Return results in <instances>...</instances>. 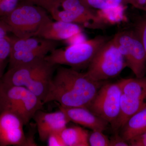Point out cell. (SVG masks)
<instances>
[{"mask_svg":"<svg viewBox=\"0 0 146 146\" xmlns=\"http://www.w3.org/2000/svg\"><path fill=\"white\" fill-rule=\"evenodd\" d=\"M121 129L123 138L127 141L146 131V106L132 115Z\"/></svg>","mask_w":146,"mask_h":146,"instance_id":"2e32d148","label":"cell"},{"mask_svg":"<svg viewBox=\"0 0 146 146\" xmlns=\"http://www.w3.org/2000/svg\"><path fill=\"white\" fill-rule=\"evenodd\" d=\"M128 146L129 145L127 141L117 132L110 139V146Z\"/></svg>","mask_w":146,"mask_h":146,"instance_id":"484cf974","label":"cell"},{"mask_svg":"<svg viewBox=\"0 0 146 146\" xmlns=\"http://www.w3.org/2000/svg\"><path fill=\"white\" fill-rule=\"evenodd\" d=\"M10 38L9 68L44 58L58 46V41L39 36L20 38L14 36Z\"/></svg>","mask_w":146,"mask_h":146,"instance_id":"52a82bcc","label":"cell"},{"mask_svg":"<svg viewBox=\"0 0 146 146\" xmlns=\"http://www.w3.org/2000/svg\"><path fill=\"white\" fill-rule=\"evenodd\" d=\"M65 146H89L88 131L77 126L68 127L60 132Z\"/></svg>","mask_w":146,"mask_h":146,"instance_id":"e0dca14e","label":"cell"},{"mask_svg":"<svg viewBox=\"0 0 146 146\" xmlns=\"http://www.w3.org/2000/svg\"><path fill=\"white\" fill-rule=\"evenodd\" d=\"M24 2L30 3L42 7L48 12L58 6L62 0H24Z\"/></svg>","mask_w":146,"mask_h":146,"instance_id":"7402d4cb","label":"cell"},{"mask_svg":"<svg viewBox=\"0 0 146 146\" xmlns=\"http://www.w3.org/2000/svg\"><path fill=\"white\" fill-rule=\"evenodd\" d=\"M4 63H0V72H3L4 70Z\"/></svg>","mask_w":146,"mask_h":146,"instance_id":"f546056e","label":"cell"},{"mask_svg":"<svg viewBox=\"0 0 146 146\" xmlns=\"http://www.w3.org/2000/svg\"><path fill=\"white\" fill-rule=\"evenodd\" d=\"M47 145L49 146H65L60 135V132L51 133L47 140Z\"/></svg>","mask_w":146,"mask_h":146,"instance_id":"d4e9b609","label":"cell"},{"mask_svg":"<svg viewBox=\"0 0 146 146\" xmlns=\"http://www.w3.org/2000/svg\"><path fill=\"white\" fill-rule=\"evenodd\" d=\"M44 105L42 100L27 88L9 85L0 80V112L15 114L25 125Z\"/></svg>","mask_w":146,"mask_h":146,"instance_id":"277c9868","label":"cell"},{"mask_svg":"<svg viewBox=\"0 0 146 146\" xmlns=\"http://www.w3.org/2000/svg\"><path fill=\"white\" fill-rule=\"evenodd\" d=\"M126 67L125 60L112 38L99 50L86 73L95 81H104L117 76Z\"/></svg>","mask_w":146,"mask_h":146,"instance_id":"8992f818","label":"cell"},{"mask_svg":"<svg viewBox=\"0 0 146 146\" xmlns=\"http://www.w3.org/2000/svg\"><path fill=\"white\" fill-rule=\"evenodd\" d=\"M103 82L73 68H56L43 104L55 102L62 107L88 108Z\"/></svg>","mask_w":146,"mask_h":146,"instance_id":"6da1fadb","label":"cell"},{"mask_svg":"<svg viewBox=\"0 0 146 146\" xmlns=\"http://www.w3.org/2000/svg\"><path fill=\"white\" fill-rule=\"evenodd\" d=\"M24 124L17 115L11 112H0V146H35L27 138Z\"/></svg>","mask_w":146,"mask_h":146,"instance_id":"8fae6325","label":"cell"},{"mask_svg":"<svg viewBox=\"0 0 146 146\" xmlns=\"http://www.w3.org/2000/svg\"><path fill=\"white\" fill-rule=\"evenodd\" d=\"M82 33L78 24L51 20L43 27L37 36L48 40H67Z\"/></svg>","mask_w":146,"mask_h":146,"instance_id":"5bb4252c","label":"cell"},{"mask_svg":"<svg viewBox=\"0 0 146 146\" xmlns=\"http://www.w3.org/2000/svg\"><path fill=\"white\" fill-rule=\"evenodd\" d=\"M59 109L66 114L70 122L90 129L92 131H103L108 123L85 107H64Z\"/></svg>","mask_w":146,"mask_h":146,"instance_id":"4fadbf2b","label":"cell"},{"mask_svg":"<svg viewBox=\"0 0 146 146\" xmlns=\"http://www.w3.org/2000/svg\"><path fill=\"white\" fill-rule=\"evenodd\" d=\"M135 8L146 12V0H134Z\"/></svg>","mask_w":146,"mask_h":146,"instance_id":"f1b7e54d","label":"cell"},{"mask_svg":"<svg viewBox=\"0 0 146 146\" xmlns=\"http://www.w3.org/2000/svg\"><path fill=\"white\" fill-rule=\"evenodd\" d=\"M54 9L68 11L84 17L90 21L94 27H101L103 23L97 13H94L92 9L84 3L81 0H62L60 4Z\"/></svg>","mask_w":146,"mask_h":146,"instance_id":"9a60e30c","label":"cell"},{"mask_svg":"<svg viewBox=\"0 0 146 146\" xmlns=\"http://www.w3.org/2000/svg\"><path fill=\"white\" fill-rule=\"evenodd\" d=\"M121 88L119 82L104 83L88 108L115 129L121 113Z\"/></svg>","mask_w":146,"mask_h":146,"instance_id":"9c48e42d","label":"cell"},{"mask_svg":"<svg viewBox=\"0 0 146 146\" xmlns=\"http://www.w3.org/2000/svg\"><path fill=\"white\" fill-rule=\"evenodd\" d=\"M135 31L139 36L145 52L146 55V18L137 24Z\"/></svg>","mask_w":146,"mask_h":146,"instance_id":"cb8c5ba5","label":"cell"},{"mask_svg":"<svg viewBox=\"0 0 146 146\" xmlns=\"http://www.w3.org/2000/svg\"><path fill=\"white\" fill-rule=\"evenodd\" d=\"M113 38L125 60L127 67L132 71L136 77L146 76L145 52L136 31L121 32Z\"/></svg>","mask_w":146,"mask_h":146,"instance_id":"30bf717a","label":"cell"},{"mask_svg":"<svg viewBox=\"0 0 146 146\" xmlns=\"http://www.w3.org/2000/svg\"><path fill=\"white\" fill-rule=\"evenodd\" d=\"M3 72H0V80L1 78L3 76Z\"/></svg>","mask_w":146,"mask_h":146,"instance_id":"4dcf8cb0","label":"cell"},{"mask_svg":"<svg viewBox=\"0 0 146 146\" xmlns=\"http://www.w3.org/2000/svg\"><path fill=\"white\" fill-rule=\"evenodd\" d=\"M107 41L104 36H98L65 48H56L47 55L45 59L54 65H67L78 70L89 65L99 50Z\"/></svg>","mask_w":146,"mask_h":146,"instance_id":"5b68a950","label":"cell"},{"mask_svg":"<svg viewBox=\"0 0 146 146\" xmlns=\"http://www.w3.org/2000/svg\"><path fill=\"white\" fill-rule=\"evenodd\" d=\"M19 0H0V17L8 15L19 4Z\"/></svg>","mask_w":146,"mask_h":146,"instance_id":"603a6c76","label":"cell"},{"mask_svg":"<svg viewBox=\"0 0 146 146\" xmlns=\"http://www.w3.org/2000/svg\"><path fill=\"white\" fill-rule=\"evenodd\" d=\"M129 146H146V131L128 141Z\"/></svg>","mask_w":146,"mask_h":146,"instance_id":"4316f807","label":"cell"},{"mask_svg":"<svg viewBox=\"0 0 146 146\" xmlns=\"http://www.w3.org/2000/svg\"><path fill=\"white\" fill-rule=\"evenodd\" d=\"M11 50L10 36L0 37V63H5L9 58Z\"/></svg>","mask_w":146,"mask_h":146,"instance_id":"44dd1931","label":"cell"},{"mask_svg":"<svg viewBox=\"0 0 146 146\" xmlns=\"http://www.w3.org/2000/svg\"><path fill=\"white\" fill-rule=\"evenodd\" d=\"M86 5L91 9L101 10L120 5L130 4L134 7V0H81Z\"/></svg>","mask_w":146,"mask_h":146,"instance_id":"d6986e66","label":"cell"},{"mask_svg":"<svg viewBox=\"0 0 146 146\" xmlns=\"http://www.w3.org/2000/svg\"><path fill=\"white\" fill-rule=\"evenodd\" d=\"M56 66L44 58L9 68L0 80L13 86H23L44 99Z\"/></svg>","mask_w":146,"mask_h":146,"instance_id":"7a4b0ae2","label":"cell"},{"mask_svg":"<svg viewBox=\"0 0 146 146\" xmlns=\"http://www.w3.org/2000/svg\"><path fill=\"white\" fill-rule=\"evenodd\" d=\"M9 33L10 32L7 26L0 19V37L7 36Z\"/></svg>","mask_w":146,"mask_h":146,"instance_id":"83f0119b","label":"cell"},{"mask_svg":"<svg viewBox=\"0 0 146 146\" xmlns=\"http://www.w3.org/2000/svg\"><path fill=\"white\" fill-rule=\"evenodd\" d=\"M46 11L38 6L24 2L0 19L14 36L29 38L37 36L45 25L52 20Z\"/></svg>","mask_w":146,"mask_h":146,"instance_id":"3957f363","label":"cell"},{"mask_svg":"<svg viewBox=\"0 0 146 146\" xmlns=\"http://www.w3.org/2000/svg\"><path fill=\"white\" fill-rule=\"evenodd\" d=\"M121 88V113L115 129H121L131 116L146 106V76L123 79Z\"/></svg>","mask_w":146,"mask_h":146,"instance_id":"ba28073f","label":"cell"},{"mask_svg":"<svg viewBox=\"0 0 146 146\" xmlns=\"http://www.w3.org/2000/svg\"><path fill=\"white\" fill-rule=\"evenodd\" d=\"M33 119L36 123L39 139L42 142L46 141L51 133L61 132L70 122L66 114L60 109L51 112L40 110L35 113Z\"/></svg>","mask_w":146,"mask_h":146,"instance_id":"7c38bea8","label":"cell"},{"mask_svg":"<svg viewBox=\"0 0 146 146\" xmlns=\"http://www.w3.org/2000/svg\"><path fill=\"white\" fill-rule=\"evenodd\" d=\"M101 131H93L89 134V143L91 146H110V139Z\"/></svg>","mask_w":146,"mask_h":146,"instance_id":"ffe728a7","label":"cell"},{"mask_svg":"<svg viewBox=\"0 0 146 146\" xmlns=\"http://www.w3.org/2000/svg\"><path fill=\"white\" fill-rule=\"evenodd\" d=\"M125 5H120L98 10L97 14L103 23L115 24L126 20Z\"/></svg>","mask_w":146,"mask_h":146,"instance_id":"ac0fdd59","label":"cell"}]
</instances>
